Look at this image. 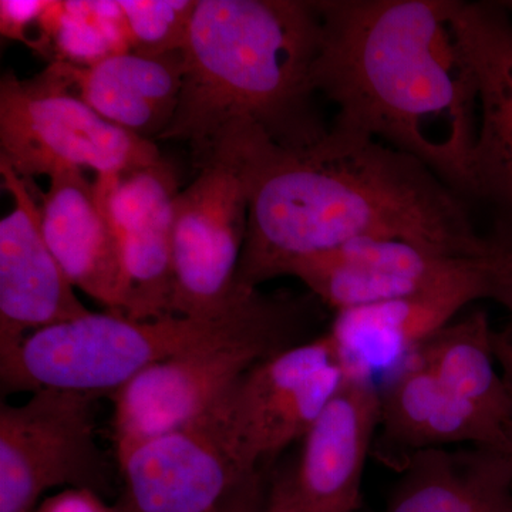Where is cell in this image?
I'll return each mask as SVG.
<instances>
[{"mask_svg": "<svg viewBox=\"0 0 512 512\" xmlns=\"http://www.w3.org/2000/svg\"><path fill=\"white\" fill-rule=\"evenodd\" d=\"M248 178L241 292L355 239H400L454 258L497 249L478 232L466 198L426 164L352 131L332 127L302 151L259 138L249 148Z\"/></svg>", "mask_w": 512, "mask_h": 512, "instance_id": "1", "label": "cell"}, {"mask_svg": "<svg viewBox=\"0 0 512 512\" xmlns=\"http://www.w3.org/2000/svg\"><path fill=\"white\" fill-rule=\"evenodd\" d=\"M322 40L312 82L333 127L426 164L468 198L478 130L473 67L457 0H316Z\"/></svg>", "mask_w": 512, "mask_h": 512, "instance_id": "2", "label": "cell"}, {"mask_svg": "<svg viewBox=\"0 0 512 512\" xmlns=\"http://www.w3.org/2000/svg\"><path fill=\"white\" fill-rule=\"evenodd\" d=\"M322 40L316 0H198L174 119L157 141L191 148L198 168L248 133L302 151L326 137L312 73Z\"/></svg>", "mask_w": 512, "mask_h": 512, "instance_id": "3", "label": "cell"}, {"mask_svg": "<svg viewBox=\"0 0 512 512\" xmlns=\"http://www.w3.org/2000/svg\"><path fill=\"white\" fill-rule=\"evenodd\" d=\"M306 312L301 302L256 292L221 318L165 315L131 320L94 313L33 333L0 355L3 386L13 392L69 390L114 393L147 367L171 357L249 340L296 342Z\"/></svg>", "mask_w": 512, "mask_h": 512, "instance_id": "4", "label": "cell"}, {"mask_svg": "<svg viewBox=\"0 0 512 512\" xmlns=\"http://www.w3.org/2000/svg\"><path fill=\"white\" fill-rule=\"evenodd\" d=\"M0 160L23 180L70 168L126 175L163 160L153 141L101 117L50 64L25 82L6 72L0 80Z\"/></svg>", "mask_w": 512, "mask_h": 512, "instance_id": "5", "label": "cell"}, {"mask_svg": "<svg viewBox=\"0 0 512 512\" xmlns=\"http://www.w3.org/2000/svg\"><path fill=\"white\" fill-rule=\"evenodd\" d=\"M255 137L221 148L175 197L173 315L221 318L258 292L237 286L248 225V150Z\"/></svg>", "mask_w": 512, "mask_h": 512, "instance_id": "6", "label": "cell"}, {"mask_svg": "<svg viewBox=\"0 0 512 512\" xmlns=\"http://www.w3.org/2000/svg\"><path fill=\"white\" fill-rule=\"evenodd\" d=\"M346 375L329 332L256 363L202 424L255 474L312 429Z\"/></svg>", "mask_w": 512, "mask_h": 512, "instance_id": "7", "label": "cell"}, {"mask_svg": "<svg viewBox=\"0 0 512 512\" xmlns=\"http://www.w3.org/2000/svg\"><path fill=\"white\" fill-rule=\"evenodd\" d=\"M99 394L45 389L22 406L0 409V512H32L46 491L110 485L96 443Z\"/></svg>", "mask_w": 512, "mask_h": 512, "instance_id": "8", "label": "cell"}, {"mask_svg": "<svg viewBox=\"0 0 512 512\" xmlns=\"http://www.w3.org/2000/svg\"><path fill=\"white\" fill-rule=\"evenodd\" d=\"M289 346L249 340L147 367L111 393L117 458L144 441L204 423L252 366Z\"/></svg>", "mask_w": 512, "mask_h": 512, "instance_id": "9", "label": "cell"}, {"mask_svg": "<svg viewBox=\"0 0 512 512\" xmlns=\"http://www.w3.org/2000/svg\"><path fill=\"white\" fill-rule=\"evenodd\" d=\"M461 45L476 76L478 130L470 200L491 211L498 248L512 245V20L501 2H456Z\"/></svg>", "mask_w": 512, "mask_h": 512, "instance_id": "10", "label": "cell"}, {"mask_svg": "<svg viewBox=\"0 0 512 512\" xmlns=\"http://www.w3.org/2000/svg\"><path fill=\"white\" fill-rule=\"evenodd\" d=\"M494 252L468 259L413 295L336 312L328 332L345 375L375 380L379 373L396 372L468 305L491 299Z\"/></svg>", "mask_w": 512, "mask_h": 512, "instance_id": "11", "label": "cell"}, {"mask_svg": "<svg viewBox=\"0 0 512 512\" xmlns=\"http://www.w3.org/2000/svg\"><path fill=\"white\" fill-rule=\"evenodd\" d=\"M13 210L0 221V355L50 326L89 315L43 235L28 181L0 160Z\"/></svg>", "mask_w": 512, "mask_h": 512, "instance_id": "12", "label": "cell"}, {"mask_svg": "<svg viewBox=\"0 0 512 512\" xmlns=\"http://www.w3.org/2000/svg\"><path fill=\"white\" fill-rule=\"evenodd\" d=\"M375 380L346 376L302 440L298 464L284 476L298 512H356L380 419Z\"/></svg>", "mask_w": 512, "mask_h": 512, "instance_id": "13", "label": "cell"}, {"mask_svg": "<svg viewBox=\"0 0 512 512\" xmlns=\"http://www.w3.org/2000/svg\"><path fill=\"white\" fill-rule=\"evenodd\" d=\"M117 460L121 512H217L254 476L237 466L207 424L144 441Z\"/></svg>", "mask_w": 512, "mask_h": 512, "instance_id": "14", "label": "cell"}, {"mask_svg": "<svg viewBox=\"0 0 512 512\" xmlns=\"http://www.w3.org/2000/svg\"><path fill=\"white\" fill-rule=\"evenodd\" d=\"M373 451L384 466L402 471L417 453L454 444L512 454V433L447 389L410 359L380 389Z\"/></svg>", "mask_w": 512, "mask_h": 512, "instance_id": "15", "label": "cell"}, {"mask_svg": "<svg viewBox=\"0 0 512 512\" xmlns=\"http://www.w3.org/2000/svg\"><path fill=\"white\" fill-rule=\"evenodd\" d=\"M178 192L173 167L164 158L111 183L109 208L120 238L123 316L128 319L140 322L173 315V214Z\"/></svg>", "mask_w": 512, "mask_h": 512, "instance_id": "16", "label": "cell"}, {"mask_svg": "<svg viewBox=\"0 0 512 512\" xmlns=\"http://www.w3.org/2000/svg\"><path fill=\"white\" fill-rule=\"evenodd\" d=\"M114 177L97 175L90 183L80 168L59 171L39 207L47 245L70 284L123 316V258L109 208Z\"/></svg>", "mask_w": 512, "mask_h": 512, "instance_id": "17", "label": "cell"}, {"mask_svg": "<svg viewBox=\"0 0 512 512\" xmlns=\"http://www.w3.org/2000/svg\"><path fill=\"white\" fill-rule=\"evenodd\" d=\"M468 259L473 258L437 254L400 239L363 238L303 259L288 275L333 311L342 312L423 291Z\"/></svg>", "mask_w": 512, "mask_h": 512, "instance_id": "18", "label": "cell"}, {"mask_svg": "<svg viewBox=\"0 0 512 512\" xmlns=\"http://www.w3.org/2000/svg\"><path fill=\"white\" fill-rule=\"evenodd\" d=\"M53 69L110 123L157 143L174 119L184 80V52L116 53L92 66L56 62Z\"/></svg>", "mask_w": 512, "mask_h": 512, "instance_id": "19", "label": "cell"}, {"mask_svg": "<svg viewBox=\"0 0 512 512\" xmlns=\"http://www.w3.org/2000/svg\"><path fill=\"white\" fill-rule=\"evenodd\" d=\"M494 332L477 309L448 323L410 359L512 433V394L495 357Z\"/></svg>", "mask_w": 512, "mask_h": 512, "instance_id": "20", "label": "cell"}, {"mask_svg": "<svg viewBox=\"0 0 512 512\" xmlns=\"http://www.w3.org/2000/svg\"><path fill=\"white\" fill-rule=\"evenodd\" d=\"M466 483L467 453L421 451L402 471L383 512H460Z\"/></svg>", "mask_w": 512, "mask_h": 512, "instance_id": "21", "label": "cell"}, {"mask_svg": "<svg viewBox=\"0 0 512 512\" xmlns=\"http://www.w3.org/2000/svg\"><path fill=\"white\" fill-rule=\"evenodd\" d=\"M133 50L158 56L184 52L198 0H121Z\"/></svg>", "mask_w": 512, "mask_h": 512, "instance_id": "22", "label": "cell"}, {"mask_svg": "<svg viewBox=\"0 0 512 512\" xmlns=\"http://www.w3.org/2000/svg\"><path fill=\"white\" fill-rule=\"evenodd\" d=\"M50 2H39V0H26V2H16V0H2L0 2V28L2 35L10 39L22 40L29 45L26 30L35 20H42L47 6Z\"/></svg>", "mask_w": 512, "mask_h": 512, "instance_id": "23", "label": "cell"}, {"mask_svg": "<svg viewBox=\"0 0 512 512\" xmlns=\"http://www.w3.org/2000/svg\"><path fill=\"white\" fill-rule=\"evenodd\" d=\"M32 512H121L110 507L96 491L89 488H66L47 497Z\"/></svg>", "mask_w": 512, "mask_h": 512, "instance_id": "24", "label": "cell"}, {"mask_svg": "<svg viewBox=\"0 0 512 512\" xmlns=\"http://www.w3.org/2000/svg\"><path fill=\"white\" fill-rule=\"evenodd\" d=\"M269 485L261 473L249 477L217 512H264Z\"/></svg>", "mask_w": 512, "mask_h": 512, "instance_id": "25", "label": "cell"}, {"mask_svg": "<svg viewBox=\"0 0 512 512\" xmlns=\"http://www.w3.org/2000/svg\"><path fill=\"white\" fill-rule=\"evenodd\" d=\"M491 299L503 305L512 319V245L494 252Z\"/></svg>", "mask_w": 512, "mask_h": 512, "instance_id": "26", "label": "cell"}, {"mask_svg": "<svg viewBox=\"0 0 512 512\" xmlns=\"http://www.w3.org/2000/svg\"><path fill=\"white\" fill-rule=\"evenodd\" d=\"M494 353L497 357L498 367H500L501 373L505 383H507L508 389L512 394V329L495 330L494 333ZM511 466H512V454H511Z\"/></svg>", "mask_w": 512, "mask_h": 512, "instance_id": "27", "label": "cell"}, {"mask_svg": "<svg viewBox=\"0 0 512 512\" xmlns=\"http://www.w3.org/2000/svg\"><path fill=\"white\" fill-rule=\"evenodd\" d=\"M264 512H298L282 474H278L269 485L268 501H266Z\"/></svg>", "mask_w": 512, "mask_h": 512, "instance_id": "28", "label": "cell"}, {"mask_svg": "<svg viewBox=\"0 0 512 512\" xmlns=\"http://www.w3.org/2000/svg\"><path fill=\"white\" fill-rule=\"evenodd\" d=\"M501 5L507 10H512V2H501Z\"/></svg>", "mask_w": 512, "mask_h": 512, "instance_id": "29", "label": "cell"}]
</instances>
